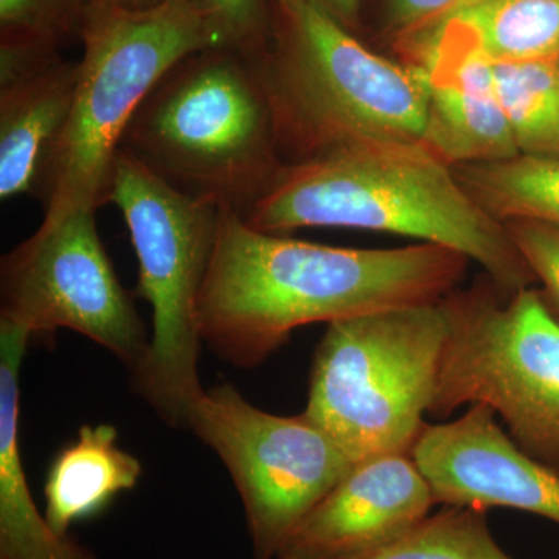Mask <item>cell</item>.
Segmentation results:
<instances>
[{
  "label": "cell",
  "instance_id": "cell-1",
  "mask_svg": "<svg viewBox=\"0 0 559 559\" xmlns=\"http://www.w3.org/2000/svg\"><path fill=\"white\" fill-rule=\"evenodd\" d=\"M454 250L423 242L348 249L294 240L223 212L197 304L202 345L224 362L253 369L290 333L371 312L439 304L468 267Z\"/></svg>",
  "mask_w": 559,
  "mask_h": 559
},
{
  "label": "cell",
  "instance_id": "cell-2",
  "mask_svg": "<svg viewBox=\"0 0 559 559\" xmlns=\"http://www.w3.org/2000/svg\"><path fill=\"white\" fill-rule=\"evenodd\" d=\"M242 219L267 234L345 227L417 238L476 261L506 294L536 280L506 224L425 143H370L286 164Z\"/></svg>",
  "mask_w": 559,
  "mask_h": 559
},
{
  "label": "cell",
  "instance_id": "cell-3",
  "mask_svg": "<svg viewBox=\"0 0 559 559\" xmlns=\"http://www.w3.org/2000/svg\"><path fill=\"white\" fill-rule=\"evenodd\" d=\"M120 150L179 193L241 218L286 165L259 66L226 47L176 62L135 110Z\"/></svg>",
  "mask_w": 559,
  "mask_h": 559
},
{
  "label": "cell",
  "instance_id": "cell-4",
  "mask_svg": "<svg viewBox=\"0 0 559 559\" xmlns=\"http://www.w3.org/2000/svg\"><path fill=\"white\" fill-rule=\"evenodd\" d=\"M274 3L280 49L272 60H253L278 146L296 151L300 162L370 143H425L429 94L417 66L367 49L316 0Z\"/></svg>",
  "mask_w": 559,
  "mask_h": 559
},
{
  "label": "cell",
  "instance_id": "cell-5",
  "mask_svg": "<svg viewBox=\"0 0 559 559\" xmlns=\"http://www.w3.org/2000/svg\"><path fill=\"white\" fill-rule=\"evenodd\" d=\"M81 38L75 100L38 197L46 223L108 204L114 164L135 110L176 62L223 47L193 0H162L145 10L91 3Z\"/></svg>",
  "mask_w": 559,
  "mask_h": 559
},
{
  "label": "cell",
  "instance_id": "cell-6",
  "mask_svg": "<svg viewBox=\"0 0 559 559\" xmlns=\"http://www.w3.org/2000/svg\"><path fill=\"white\" fill-rule=\"evenodd\" d=\"M450 333L444 299L329 323L304 415L355 463L412 454Z\"/></svg>",
  "mask_w": 559,
  "mask_h": 559
},
{
  "label": "cell",
  "instance_id": "cell-7",
  "mask_svg": "<svg viewBox=\"0 0 559 559\" xmlns=\"http://www.w3.org/2000/svg\"><path fill=\"white\" fill-rule=\"evenodd\" d=\"M109 202L130 230L138 290L153 316L148 348L131 370L132 389L168 426L187 428L191 404L204 392L197 304L223 210L171 189L123 150L114 164Z\"/></svg>",
  "mask_w": 559,
  "mask_h": 559
},
{
  "label": "cell",
  "instance_id": "cell-8",
  "mask_svg": "<svg viewBox=\"0 0 559 559\" xmlns=\"http://www.w3.org/2000/svg\"><path fill=\"white\" fill-rule=\"evenodd\" d=\"M450 333L429 414L485 404L513 443L559 476V319L539 290L488 285L444 299Z\"/></svg>",
  "mask_w": 559,
  "mask_h": 559
},
{
  "label": "cell",
  "instance_id": "cell-9",
  "mask_svg": "<svg viewBox=\"0 0 559 559\" xmlns=\"http://www.w3.org/2000/svg\"><path fill=\"white\" fill-rule=\"evenodd\" d=\"M187 429L229 471L252 559H277L290 533L356 465L304 414L261 411L229 382L204 389L191 404Z\"/></svg>",
  "mask_w": 559,
  "mask_h": 559
},
{
  "label": "cell",
  "instance_id": "cell-10",
  "mask_svg": "<svg viewBox=\"0 0 559 559\" xmlns=\"http://www.w3.org/2000/svg\"><path fill=\"white\" fill-rule=\"evenodd\" d=\"M95 210H79L38 230L0 261V320L51 333L72 330L134 370L150 345L97 229Z\"/></svg>",
  "mask_w": 559,
  "mask_h": 559
},
{
  "label": "cell",
  "instance_id": "cell-11",
  "mask_svg": "<svg viewBox=\"0 0 559 559\" xmlns=\"http://www.w3.org/2000/svg\"><path fill=\"white\" fill-rule=\"evenodd\" d=\"M496 417L485 404H474L454 421L426 423L411 455L433 499L527 511L559 525L558 474L524 454Z\"/></svg>",
  "mask_w": 559,
  "mask_h": 559
},
{
  "label": "cell",
  "instance_id": "cell-12",
  "mask_svg": "<svg viewBox=\"0 0 559 559\" xmlns=\"http://www.w3.org/2000/svg\"><path fill=\"white\" fill-rule=\"evenodd\" d=\"M433 506L412 455L364 460L297 525L277 559H364L421 524Z\"/></svg>",
  "mask_w": 559,
  "mask_h": 559
},
{
  "label": "cell",
  "instance_id": "cell-13",
  "mask_svg": "<svg viewBox=\"0 0 559 559\" xmlns=\"http://www.w3.org/2000/svg\"><path fill=\"white\" fill-rule=\"evenodd\" d=\"M428 32L414 64L428 84L425 145L451 165L520 154L496 86L495 61L477 33L459 17Z\"/></svg>",
  "mask_w": 559,
  "mask_h": 559
},
{
  "label": "cell",
  "instance_id": "cell-14",
  "mask_svg": "<svg viewBox=\"0 0 559 559\" xmlns=\"http://www.w3.org/2000/svg\"><path fill=\"white\" fill-rule=\"evenodd\" d=\"M80 62L58 55L0 73V198L39 197L68 123Z\"/></svg>",
  "mask_w": 559,
  "mask_h": 559
},
{
  "label": "cell",
  "instance_id": "cell-15",
  "mask_svg": "<svg viewBox=\"0 0 559 559\" xmlns=\"http://www.w3.org/2000/svg\"><path fill=\"white\" fill-rule=\"evenodd\" d=\"M32 334L0 322V559H97L40 513L25 477L20 443L21 366Z\"/></svg>",
  "mask_w": 559,
  "mask_h": 559
},
{
  "label": "cell",
  "instance_id": "cell-16",
  "mask_svg": "<svg viewBox=\"0 0 559 559\" xmlns=\"http://www.w3.org/2000/svg\"><path fill=\"white\" fill-rule=\"evenodd\" d=\"M117 439L114 426L84 425L51 463L44 514L58 535L69 536L75 522L97 516L117 495L138 485L142 463L121 450Z\"/></svg>",
  "mask_w": 559,
  "mask_h": 559
},
{
  "label": "cell",
  "instance_id": "cell-17",
  "mask_svg": "<svg viewBox=\"0 0 559 559\" xmlns=\"http://www.w3.org/2000/svg\"><path fill=\"white\" fill-rule=\"evenodd\" d=\"M471 198L500 223L535 221L559 227V156L516 154L455 165Z\"/></svg>",
  "mask_w": 559,
  "mask_h": 559
},
{
  "label": "cell",
  "instance_id": "cell-18",
  "mask_svg": "<svg viewBox=\"0 0 559 559\" xmlns=\"http://www.w3.org/2000/svg\"><path fill=\"white\" fill-rule=\"evenodd\" d=\"M448 17L471 25L495 62L559 58V0H468Z\"/></svg>",
  "mask_w": 559,
  "mask_h": 559
},
{
  "label": "cell",
  "instance_id": "cell-19",
  "mask_svg": "<svg viewBox=\"0 0 559 559\" xmlns=\"http://www.w3.org/2000/svg\"><path fill=\"white\" fill-rule=\"evenodd\" d=\"M495 76L520 154L559 156L558 60L495 62Z\"/></svg>",
  "mask_w": 559,
  "mask_h": 559
},
{
  "label": "cell",
  "instance_id": "cell-20",
  "mask_svg": "<svg viewBox=\"0 0 559 559\" xmlns=\"http://www.w3.org/2000/svg\"><path fill=\"white\" fill-rule=\"evenodd\" d=\"M364 559H513L496 543L487 510L444 506Z\"/></svg>",
  "mask_w": 559,
  "mask_h": 559
},
{
  "label": "cell",
  "instance_id": "cell-21",
  "mask_svg": "<svg viewBox=\"0 0 559 559\" xmlns=\"http://www.w3.org/2000/svg\"><path fill=\"white\" fill-rule=\"evenodd\" d=\"M84 0H0L2 49L58 55V43L83 25Z\"/></svg>",
  "mask_w": 559,
  "mask_h": 559
},
{
  "label": "cell",
  "instance_id": "cell-22",
  "mask_svg": "<svg viewBox=\"0 0 559 559\" xmlns=\"http://www.w3.org/2000/svg\"><path fill=\"white\" fill-rule=\"evenodd\" d=\"M212 21L226 49L260 57L267 27L264 0H193Z\"/></svg>",
  "mask_w": 559,
  "mask_h": 559
},
{
  "label": "cell",
  "instance_id": "cell-23",
  "mask_svg": "<svg viewBox=\"0 0 559 559\" xmlns=\"http://www.w3.org/2000/svg\"><path fill=\"white\" fill-rule=\"evenodd\" d=\"M514 245L559 310V227L535 221L506 223Z\"/></svg>",
  "mask_w": 559,
  "mask_h": 559
},
{
  "label": "cell",
  "instance_id": "cell-24",
  "mask_svg": "<svg viewBox=\"0 0 559 559\" xmlns=\"http://www.w3.org/2000/svg\"><path fill=\"white\" fill-rule=\"evenodd\" d=\"M468 0H390V27L401 35L428 32Z\"/></svg>",
  "mask_w": 559,
  "mask_h": 559
},
{
  "label": "cell",
  "instance_id": "cell-25",
  "mask_svg": "<svg viewBox=\"0 0 559 559\" xmlns=\"http://www.w3.org/2000/svg\"><path fill=\"white\" fill-rule=\"evenodd\" d=\"M316 2H319L341 24L355 20L360 5V0H316Z\"/></svg>",
  "mask_w": 559,
  "mask_h": 559
},
{
  "label": "cell",
  "instance_id": "cell-26",
  "mask_svg": "<svg viewBox=\"0 0 559 559\" xmlns=\"http://www.w3.org/2000/svg\"><path fill=\"white\" fill-rule=\"evenodd\" d=\"M162 0H84L86 5L91 3H102V5L121 7V9L145 10L151 7L159 5Z\"/></svg>",
  "mask_w": 559,
  "mask_h": 559
},
{
  "label": "cell",
  "instance_id": "cell-27",
  "mask_svg": "<svg viewBox=\"0 0 559 559\" xmlns=\"http://www.w3.org/2000/svg\"><path fill=\"white\" fill-rule=\"evenodd\" d=\"M558 64H559V58H558Z\"/></svg>",
  "mask_w": 559,
  "mask_h": 559
}]
</instances>
